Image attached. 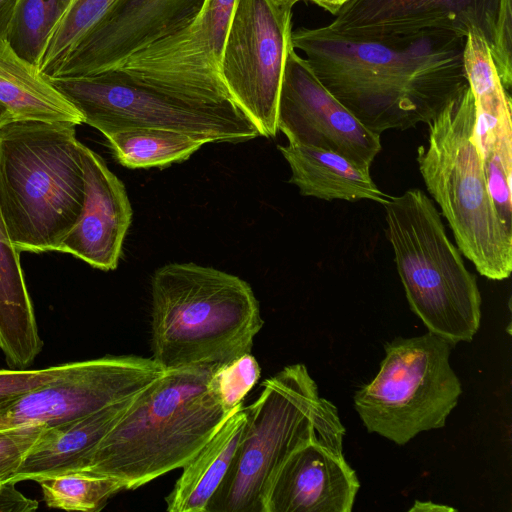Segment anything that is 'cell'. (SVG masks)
Returning <instances> with one entry per match:
<instances>
[{
    "instance_id": "cell-1",
    "label": "cell",
    "mask_w": 512,
    "mask_h": 512,
    "mask_svg": "<svg viewBox=\"0 0 512 512\" xmlns=\"http://www.w3.org/2000/svg\"><path fill=\"white\" fill-rule=\"evenodd\" d=\"M465 39L445 34L355 39L327 26L292 31L295 49L323 86L381 134L428 124L469 85Z\"/></svg>"
},
{
    "instance_id": "cell-2",
    "label": "cell",
    "mask_w": 512,
    "mask_h": 512,
    "mask_svg": "<svg viewBox=\"0 0 512 512\" xmlns=\"http://www.w3.org/2000/svg\"><path fill=\"white\" fill-rule=\"evenodd\" d=\"M219 365L165 371L100 441L85 471L135 490L186 465L232 413L208 388Z\"/></svg>"
},
{
    "instance_id": "cell-3",
    "label": "cell",
    "mask_w": 512,
    "mask_h": 512,
    "mask_svg": "<svg viewBox=\"0 0 512 512\" xmlns=\"http://www.w3.org/2000/svg\"><path fill=\"white\" fill-rule=\"evenodd\" d=\"M151 296V358L165 371L251 353L264 324L246 281L191 262L158 268Z\"/></svg>"
},
{
    "instance_id": "cell-4",
    "label": "cell",
    "mask_w": 512,
    "mask_h": 512,
    "mask_svg": "<svg viewBox=\"0 0 512 512\" xmlns=\"http://www.w3.org/2000/svg\"><path fill=\"white\" fill-rule=\"evenodd\" d=\"M76 124L11 119L0 126V211L19 252L58 248L84 202Z\"/></svg>"
},
{
    "instance_id": "cell-5",
    "label": "cell",
    "mask_w": 512,
    "mask_h": 512,
    "mask_svg": "<svg viewBox=\"0 0 512 512\" xmlns=\"http://www.w3.org/2000/svg\"><path fill=\"white\" fill-rule=\"evenodd\" d=\"M344 435L336 406L320 397L306 366L284 367L248 406L242 440L206 512H263L269 486L293 451L317 441L343 452Z\"/></svg>"
},
{
    "instance_id": "cell-6",
    "label": "cell",
    "mask_w": 512,
    "mask_h": 512,
    "mask_svg": "<svg viewBox=\"0 0 512 512\" xmlns=\"http://www.w3.org/2000/svg\"><path fill=\"white\" fill-rule=\"evenodd\" d=\"M475 107L469 86L428 123V146L417 162L428 192L441 208L458 249L491 280L512 271V234L497 215L474 141Z\"/></svg>"
},
{
    "instance_id": "cell-7",
    "label": "cell",
    "mask_w": 512,
    "mask_h": 512,
    "mask_svg": "<svg viewBox=\"0 0 512 512\" xmlns=\"http://www.w3.org/2000/svg\"><path fill=\"white\" fill-rule=\"evenodd\" d=\"M383 207L411 310L429 332L453 346L472 341L481 320L480 291L434 203L420 189H410L390 196Z\"/></svg>"
},
{
    "instance_id": "cell-8",
    "label": "cell",
    "mask_w": 512,
    "mask_h": 512,
    "mask_svg": "<svg viewBox=\"0 0 512 512\" xmlns=\"http://www.w3.org/2000/svg\"><path fill=\"white\" fill-rule=\"evenodd\" d=\"M52 86L105 137L132 128H158L203 142H244L261 136L234 101L203 103L137 80L122 69L47 77Z\"/></svg>"
},
{
    "instance_id": "cell-9",
    "label": "cell",
    "mask_w": 512,
    "mask_h": 512,
    "mask_svg": "<svg viewBox=\"0 0 512 512\" xmlns=\"http://www.w3.org/2000/svg\"><path fill=\"white\" fill-rule=\"evenodd\" d=\"M453 347L429 331L385 343L378 374L353 397L369 433L404 445L445 426L462 393L449 361Z\"/></svg>"
},
{
    "instance_id": "cell-10",
    "label": "cell",
    "mask_w": 512,
    "mask_h": 512,
    "mask_svg": "<svg viewBox=\"0 0 512 512\" xmlns=\"http://www.w3.org/2000/svg\"><path fill=\"white\" fill-rule=\"evenodd\" d=\"M326 26L355 39L477 33L505 89L512 85V0H348Z\"/></svg>"
},
{
    "instance_id": "cell-11",
    "label": "cell",
    "mask_w": 512,
    "mask_h": 512,
    "mask_svg": "<svg viewBox=\"0 0 512 512\" xmlns=\"http://www.w3.org/2000/svg\"><path fill=\"white\" fill-rule=\"evenodd\" d=\"M292 8L281 0H237L223 46L222 81L265 137L278 132L280 89L293 46Z\"/></svg>"
},
{
    "instance_id": "cell-12",
    "label": "cell",
    "mask_w": 512,
    "mask_h": 512,
    "mask_svg": "<svg viewBox=\"0 0 512 512\" xmlns=\"http://www.w3.org/2000/svg\"><path fill=\"white\" fill-rule=\"evenodd\" d=\"M164 372L152 358L136 355L75 361L59 377L0 404V430L90 415L140 394Z\"/></svg>"
},
{
    "instance_id": "cell-13",
    "label": "cell",
    "mask_w": 512,
    "mask_h": 512,
    "mask_svg": "<svg viewBox=\"0 0 512 512\" xmlns=\"http://www.w3.org/2000/svg\"><path fill=\"white\" fill-rule=\"evenodd\" d=\"M237 0H205L182 30L131 55L117 69L133 78L203 103L234 100L220 61Z\"/></svg>"
},
{
    "instance_id": "cell-14",
    "label": "cell",
    "mask_w": 512,
    "mask_h": 512,
    "mask_svg": "<svg viewBox=\"0 0 512 512\" xmlns=\"http://www.w3.org/2000/svg\"><path fill=\"white\" fill-rule=\"evenodd\" d=\"M277 126L290 143L335 152L362 168L370 169L382 149L380 135L323 86L293 46L285 61Z\"/></svg>"
},
{
    "instance_id": "cell-15",
    "label": "cell",
    "mask_w": 512,
    "mask_h": 512,
    "mask_svg": "<svg viewBox=\"0 0 512 512\" xmlns=\"http://www.w3.org/2000/svg\"><path fill=\"white\" fill-rule=\"evenodd\" d=\"M205 0H116L46 77L120 68L134 53L188 26Z\"/></svg>"
},
{
    "instance_id": "cell-16",
    "label": "cell",
    "mask_w": 512,
    "mask_h": 512,
    "mask_svg": "<svg viewBox=\"0 0 512 512\" xmlns=\"http://www.w3.org/2000/svg\"><path fill=\"white\" fill-rule=\"evenodd\" d=\"M84 202L80 215L58 252L71 254L94 268L118 266L132 207L122 181L93 150L80 144Z\"/></svg>"
},
{
    "instance_id": "cell-17",
    "label": "cell",
    "mask_w": 512,
    "mask_h": 512,
    "mask_svg": "<svg viewBox=\"0 0 512 512\" xmlns=\"http://www.w3.org/2000/svg\"><path fill=\"white\" fill-rule=\"evenodd\" d=\"M360 482L342 451L317 441L293 451L276 472L263 512H351Z\"/></svg>"
},
{
    "instance_id": "cell-18",
    "label": "cell",
    "mask_w": 512,
    "mask_h": 512,
    "mask_svg": "<svg viewBox=\"0 0 512 512\" xmlns=\"http://www.w3.org/2000/svg\"><path fill=\"white\" fill-rule=\"evenodd\" d=\"M138 395L81 418L44 426L11 482L85 470L94 449L131 409Z\"/></svg>"
},
{
    "instance_id": "cell-19",
    "label": "cell",
    "mask_w": 512,
    "mask_h": 512,
    "mask_svg": "<svg viewBox=\"0 0 512 512\" xmlns=\"http://www.w3.org/2000/svg\"><path fill=\"white\" fill-rule=\"evenodd\" d=\"M291 169L290 183L304 196L323 200H371L384 204L390 195L382 192L362 168L335 152L290 143L278 145Z\"/></svg>"
},
{
    "instance_id": "cell-20",
    "label": "cell",
    "mask_w": 512,
    "mask_h": 512,
    "mask_svg": "<svg viewBox=\"0 0 512 512\" xmlns=\"http://www.w3.org/2000/svg\"><path fill=\"white\" fill-rule=\"evenodd\" d=\"M43 348L33 303L0 211V349L9 368L27 369Z\"/></svg>"
},
{
    "instance_id": "cell-21",
    "label": "cell",
    "mask_w": 512,
    "mask_h": 512,
    "mask_svg": "<svg viewBox=\"0 0 512 512\" xmlns=\"http://www.w3.org/2000/svg\"><path fill=\"white\" fill-rule=\"evenodd\" d=\"M248 407L240 406L211 439L182 467V473L165 497L169 512H206L224 479L242 440Z\"/></svg>"
},
{
    "instance_id": "cell-22",
    "label": "cell",
    "mask_w": 512,
    "mask_h": 512,
    "mask_svg": "<svg viewBox=\"0 0 512 512\" xmlns=\"http://www.w3.org/2000/svg\"><path fill=\"white\" fill-rule=\"evenodd\" d=\"M0 103L13 119L83 123L79 112L5 37H0Z\"/></svg>"
},
{
    "instance_id": "cell-23",
    "label": "cell",
    "mask_w": 512,
    "mask_h": 512,
    "mask_svg": "<svg viewBox=\"0 0 512 512\" xmlns=\"http://www.w3.org/2000/svg\"><path fill=\"white\" fill-rule=\"evenodd\" d=\"M106 138L116 160L131 169L185 161L205 144L188 134L158 128L126 129Z\"/></svg>"
},
{
    "instance_id": "cell-24",
    "label": "cell",
    "mask_w": 512,
    "mask_h": 512,
    "mask_svg": "<svg viewBox=\"0 0 512 512\" xmlns=\"http://www.w3.org/2000/svg\"><path fill=\"white\" fill-rule=\"evenodd\" d=\"M50 508L65 511L98 512L125 484L111 476L85 470L72 471L35 480Z\"/></svg>"
},
{
    "instance_id": "cell-25",
    "label": "cell",
    "mask_w": 512,
    "mask_h": 512,
    "mask_svg": "<svg viewBox=\"0 0 512 512\" xmlns=\"http://www.w3.org/2000/svg\"><path fill=\"white\" fill-rule=\"evenodd\" d=\"M75 0H18L8 41L37 66L46 39Z\"/></svg>"
},
{
    "instance_id": "cell-26",
    "label": "cell",
    "mask_w": 512,
    "mask_h": 512,
    "mask_svg": "<svg viewBox=\"0 0 512 512\" xmlns=\"http://www.w3.org/2000/svg\"><path fill=\"white\" fill-rule=\"evenodd\" d=\"M116 0H75L45 41L37 67L43 75L72 49Z\"/></svg>"
},
{
    "instance_id": "cell-27",
    "label": "cell",
    "mask_w": 512,
    "mask_h": 512,
    "mask_svg": "<svg viewBox=\"0 0 512 512\" xmlns=\"http://www.w3.org/2000/svg\"><path fill=\"white\" fill-rule=\"evenodd\" d=\"M261 368L251 353L219 365L212 374L208 388L225 412L231 413L240 406L245 396L258 382Z\"/></svg>"
},
{
    "instance_id": "cell-28",
    "label": "cell",
    "mask_w": 512,
    "mask_h": 512,
    "mask_svg": "<svg viewBox=\"0 0 512 512\" xmlns=\"http://www.w3.org/2000/svg\"><path fill=\"white\" fill-rule=\"evenodd\" d=\"M43 428L26 425L0 430V485L11 482Z\"/></svg>"
},
{
    "instance_id": "cell-29",
    "label": "cell",
    "mask_w": 512,
    "mask_h": 512,
    "mask_svg": "<svg viewBox=\"0 0 512 512\" xmlns=\"http://www.w3.org/2000/svg\"><path fill=\"white\" fill-rule=\"evenodd\" d=\"M74 362L41 369H0V404L67 372Z\"/></svg>"
},
{
    "instance_id": "cell-30",
    "label": "cell",
    "mask_w": 512,
    "mask_h": 512,
    "mask_svg": "<svg viewBox=\"0 0 512 512\" xmlns=\"http://www.w3.org/2000/svg\"><path fill=\"white\" fill-rule=\"evenodd\" d=\"M37 500L24 496L15 488V483L0 485V512H28L38 509Z\"/></svg>"
},
{
    "instance_id": "cell-31",
    "label": "cell",
    "mask_w": 512,
    "mask_h": 512,
    "mask_svg": "<svg viewBox=\"0 0 512 512\" xmlns=\"http://www.w3.org/2000/svg\"><path fill=\"white\" fill-rule=\"evenodd\" d=\"M409 511H455V509L446 505H439L432 502H421L417 500Z\"/></svg>"
},
{
    "instance_id": "cell-32",
    "label": "cell",
    "mask_w": 512,
    "mask_h": 512,
    "mask_svg": "<svg viewBox=\"0 0 512 512\" xmlns=\"http://www.w3.org/2000/svg\"><path fill=\"white\" fill-rule=\"evenodd\" d=\"M334 15L348 0H306Z\"/></svg>"
},
{
    "instance_id": "cell-33",
    "label": "cell",
    "mask_w": 512,
    "mask_h": 512,
    "mask_svg": "<svg viewBox=\"0 0 512 512\" xmlns=\"http://www.w3.org/2000/svg\"><path fill=\"white\" fill-rule=\"evenodd\" d=\"M13 119L8 109L0 103V126Z\"/></svg>"
},
{
    "instance_id": "cell-34",
    "label": "cell",
    "mask_w": 512,
    "mask_h": 512,
    "mask_svg": "<svg viewBox=\"0 0 512 512\" xmlns=\"http://www.w3.org/2000/svg\"><path fill=\"white\" fill-rule=\"evenodd\" d=\"M281 1H284V2L289 3L294 6L296 3L300 2V1H306V0H281Z\"/></svg>"
}]
</instances>
